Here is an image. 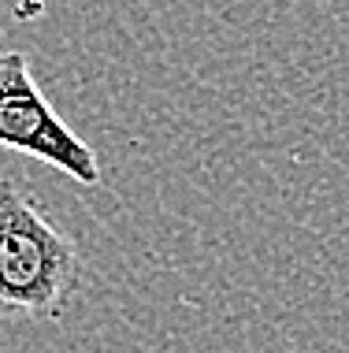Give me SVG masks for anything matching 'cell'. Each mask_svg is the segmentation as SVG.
<instances>
[{"mask_svg":"<svg viewBox=\"0 0 349 353\" xmlns=\"http://www.w3.org/2000/svg\"><path fill=\"white\" fill-rule=\"evenodd\" d=\"M82 283L71 234L19 183L0 179V316L60 320Z\"/></svg>","mask_w":349,"mask_h":353,"instance_id":"6da1fadb","label":"cell"},{"mask_svg":"<svg viewBox=\"0 0 349 353\" xmlns=\"http://www.w3.org/2000/svg\"><path fill=\"white\" fill-rule=\"evenodd\" d=\"M0 145L45 160L82 186L101 183V164L41 93L26 52L0 49Z\"/></svg>","mask_w":349,"mask_h":353,"instance_id":"7a4b0ae2","label":"cell"}]
</instances>
